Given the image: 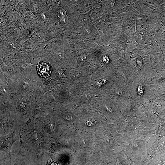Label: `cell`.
Segmentation results:
<instances>
[{
	"instance_id": "1",
	"label": "cell",
	"mask_w": 165,
	"mask_h": 165,
	"mask_svg": "<svg viewBox=\"0 0 165 165\" xmlns=\"http://www.w3.org/2000/svg\"><path fill=\"white\" fill-rule=\"evenodd\" d=\"M15 141V139L13 133L4 136L1 139V148H3V149L8 152H9L12 146Z\"/></svg>"
},
{
	"instance_id": "2",
	"label": "cell",
	"mask_w": 165,
	"mask_h": 165,
	"mask_svg": "<svg viewBox=\"0 0 165 165\" xmlns=\"http://www.w3.org/2000/svg\"><path fill=\"white\" fill-rule=\"evenodd\" d=\"M38 72L41 76L46 77L48 76L51 72L50 67L45 62H41L38 65Z\"/></svg>"
}]
</instances>
